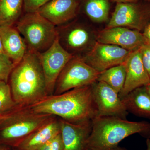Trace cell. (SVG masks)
<instances>
[{"label":"cell","instance_id":"52a82bcc","mask_svg":"<svg viewBox=\"0 0 150 150\" xmlns=\"http://www.w3.org/2000/svg\"><path fill=\"white\" fill-rule=\"evenodd\" d=\"M99 74L81 57L74 56L58 77L53 95L60 94L73 89L92 85L97 81Z\"/></svg>","mask_w":150,"mask_h":150},{"label":"cell","instance_id":"7a4b0ae2","mask_svg":"<svg viewBox=\"0 0 150 150\" xmlns=\"http://www.w3.org/2000/svg\"><path fill=\"white\" fill-rule=\"evenodd\" d=\"M8 83L19 105L29 106L48 96L46 79L38 54L28 49L11 73Z\"/></svg>","mask_w":150,"mask_h":150},{"label":"cell","instance_id":"4316f807","mask_svg":"<svg viewBox=\"0 0 150 150\" xmlns=\"http://www.w3.org/2000/svg\"><path fill=\"white\" fill-rule=\"evenodd\" d=\"M142 34L144 38L145 45L150 46V21L145 27Z\"/></svg>","mask_w":150,"mask_h":150},{"label":"cell","instance_id":"603a6c76","mask_svg":"<svg viewBox=\"0 0 150 150\" xmlns=\"http://www.w3.org/2000/svg\"><path fill=\"white\" fill-rule=\"evenodd\" d=\"M15 66L8 56L6 54H0V81L8 83L10 76Z\"/></svg>","mask_w":150,"mask_h":150},{"label":"cell","instance_id":"d6986e66","mask_svg":"<svg viewBox=\"0 0 150 150\" xmlns=\"http://www.w3.org/2000/svg\"><path fill=\"white\" fill-rule=\"evenodd\" d=\"M23 9V0H0V27L14 26Z\"/></svg>","mask_w":150,"mask_h":150},{"label":"cell","instance_id":"1f68e13d","mask_svg":"<svg viewBox=\"0 0 150 150\" xmlns=\"http://www.w3.org/2000/svg\"><path fill=\"white\" fill-rule=\"evenodd\" d=\"M147 150H150V139H147L146 140Z\"/></svg>","mask_w":150,"mask_h":150},{"label":"cell","instance_id":"4dcf8cb0","mask_svg":"<svg viewBox=\"0 0 150 150\" xmlns=\"http://www.w3.org/2000/svg\"><path fill=\"white\" fill-rule=\"evenodd\" d=\"M144 86L145 89H146V91L148 95H149L150 97V82L149 83L146 85L145 86Z\"/></svg>","mask_w":150,"mask_h":150},{"label":"cell","instance_id":"e0dca14e","mask_svg":"<svg viewBox=\"0 0 150 150\" xmlns=\"http://www.w3.org/2000/svg\"><path fill=\"white\" fill-rule=\"evenodd\" d=\"M60 132L59 118L54 116L25 138L17 148L23 150H38Z\"/></svg>","mask_w":150,"mask_h":150},{"label":"cell","instance_id":"e575fe53","mask_svg":"<svg viewBox=\"0 0 150 150\" xmlns=\"http://www.w3.org/2000/svg\"><path fill=\"white\" fill-rule=\"evenodd\" d=\"M3 115H0V118H1V117H2V116H3Z\"/></svg>","mask_w":150,"mask_h":150},{"label":"cell","instance_id":"4fadbf2b","mask_svg":"<svg viewBox=\"0 0 150 150\" xmlns=\"http://www.w3.org/2000/svg\"><path fill=\"white\" fill-rule=\"evenodd\" d=\"M59 118L64 150H87L92 121L74 123Z\"/></svg>","mask_w":150,"mask_h":150},{"label":"cell","instance_id":"8fae6325","mask_svg":"<svg viewBox=\"0 0 150 150\" xmlns=\"http://www.w3.org/2000/svg\"><path fill=\"white\" fill-rule=\"evenodd\" d=\"M92 88L97 117L114 116L126 119L129 112L117 92L107 84L98 81Z\"/></svg>","mask_w":150,"mask_h":150},{"label":"cell","instance_id":"30bf717a","mask_svg":"<svg viewBox=\"0 0 150 150\" xmlns=\"http://www.w3.org/2000/svg\"><path fill=\"white\" fill-rule=\"evenodd\" d=\"M38 55L45 76L48 95H52L58 77L74 56L62 47L57 37L50 48Z\"/></svg>","mask_w":150,"mask_h":150},{"label":"cell","instance_id":"7c38bea8","mask_svg":"<svg viewBox=\"0 0 150 150\" xmlns=\"http://www.w3.org/2000/svg\"><path fill=\"white\" fill-rule=\"evenodd\" d=\"M96 40L100 43L116 45L131 51L145 45L144 38L140 31L123 27L106 28L98 33Z\"/></svg>","mask_w":150,"mask_h":150},{"label":"cell","instance_id":"7402d4cb","mask_svg":"<svg viewBox=\"0 0 150 150\" xmlns=\"http://www.w3.org/2000/svg\"><path fill=\"white\" fill-rule=\"evenodd\" d=\"M18 105L13 99L8 83L0 81V115L10 112Z\"/></svg>","mask_w":150,"mask_h":150},{"label":"cell","instance_id":"44dd1931","mask_svg":"<svg viewBox=\"0 0 150 150\" xmlns=\"http://www.w3.org/2000/svg\"><path fill=\"white\" fill-rule=\"evenodd\" d=\"M110 9L108 0H85L83 4L85 13L95 22H104L107 21Z\"/></svg>","mask_w":150,"mask_h":150},{"label":"cell","instance_id":"6da1fadb","mask_svg":"<svg viewBox=\"0 0 150 150\" xmlns=\"http://www.w3.org/2000/svg\"><path fill=\"white\" fill-rule=\"evenodd\" d=\"M92 85L48 96L29 106L35 112L51 114L71 123L92 121L97 116Z\"/></svg>","mask_w":150,"mask_h":150},{"label":"cell","instance_id":"ac0fdd59","mask_svg":"<svg viewBox=\"0 0 150 150\" xmlns=\"http://www.w3.org/2000/svg\"><path fill=\"white\" fill-rule=\"evenodd\" d=\"M121 100L128 112L140 117L150 118V97L144 86L135 89Z\"/></svg>","mask_w":150,"mask_h":150},{"label":"cell","instance_id":"d590c367","mask_svg":"<svg viewBox=\"0 0 150 150\" xmlns=\"http://www.w3.org/2000/svg\"><path fill=\"white\" fill-rule=\"evenodd\" d=\"M146 1H150V0H146Z\"/></svg>","mask_w":150,"mask_h":150},{"label":"cell","instance_id":"d4e9b609","mask_svg":"<svg viewBox=\"0 0 150 150\" xmlns=\"http://www.w3.org/2000/svg\"><path fill=\"white\" fill-rule=\"evenodd\" d=\"M50 0H23V10L25 13L35 12Z\"/></svg>","mask_w":150,"mask_h":150},{"label":"cell","instance_id":"8992f818","mask_svg":"<svg viewBox=\"0 0 150 150\" xmlns=\"http://www.w3.org/2000/svg\"><path fill=\"white\" fill-rule=\"evenodd\" d=\"M74 20L56 26L57 39L69 53L81 57L90 50L96 41H94L93 33L87 25Z\"/></svg>","mask_w":150,"mask_h":150},{"label":"cell","instance_id":"83f0119b","mask_svg":"<svg viewBox=\"0 0 150 150\" xmlns=\"http://www.w3.org/2000/svg\"><path fill=\"white\" fill-rule=\"evenodd\" d=\"M112 1L116 3H128L136 2L141 0H112Z\"/></svg>","mask_w":150,"mask_h":150},{"label":"cell","instance_id":"2e32d148","mask_svg":"<svg viewBox=\"0 0 150 150\" xmlns=\"http://www.w3.org/2000/svg\"><path fill=\"white\" fill-rule=\"evenodd\" d=\"M0 37L6 55L16 66L28 50L24 39L15 26L0 27Z\"/></svg>","mask_w":150,"mask_h":150},{"label":"cell","instance_id":"9c48e42d","mask_svg":"<svg viewBox=\"0 0 150 150\" xmlns=\"http://www.w3.org/2000/svg\"><path fill=\"white\" fill-rule=\"evenodd\" d=\"M131 52L116 45L96 41L90 50L81 58L100 73L125 63Z\"/></svg>","mask_w":150,"mask_h":150},{"label":"cell","instance_id":"d6a6232c","mask_svg":"<svg viewBox=\"0 0 150 150\" xmlns=\"http://www.w3.org/2000/svg\"><path fill=\"white\" fill-rule=\"evenodd\" d=\"M115 150H128L127 149H125V148H123V147H121L118 146V148H117V149H115Z\"/></svg>","mask_w":150,"mask_h":150},{"label":"cell","instance_id":"484cf974","mask_svg":"<svg viewBox=\"0 0 150 150\" xmlns=\"http://www.w3.org/2000/svg\"><path fill=\"white\" fill-rule=\"evenodd\" d=\"M142 62L150 78V46L144 45L140 48Z\"/></svg>","mask_w":150,"mask_h":150},{"label":"cell","instance_id":"5bb4252c","mask_svg":"<svg viewBox=\"0 0 150 150\" xmlns=\"http://www.w3.org/2000/svg\"><path fill=\"white\" fill-rule=\"evenodd\" d=\"M79 6V0H50L37 12L57 26L75 19Z\"/></svg>","mask_w":150,"mask_h":150},{"label":"cell","instance_id":"5b68a950","mask_svg":"<svg viewBox=\"0 0 150 150\" xmlns=\"http://www.w3.org/2000/svg\"><path fill=\"white\" fill-rule=\"evenodd\" d=\"M28 49L37 54L45 52L57 38L56 26L38 12L25 13L14 25Z\"/></svg>","mask_w":150,"mask_h":150},{"label":"cell","instance_id":"3957f363","mask_svg":"<svg viewBox=\"0 0 150 150\" xmlns=\"http://www.w3.org/2000/svg\"><path fill=\"white\" fill-rule=\"evenodd\" d=\"M136 134L149 139L150 123L134 122L114 116L96 117L92 120L87 149L115 150L121 141Z\"/></svg>","mask_w":150,"mask_h":150},{"label":"cell","instance_id":"9a60e30c","mask_svg":"<svg viewBox=\"0 0 150 150\" xmlns=\"http://www.w3.org/2000/svg\"><path fill=\"white\" fill-rule=\"evenodd\" d=\"M126 64V80L123 88L119 93L121 99L135 89L150 82V78L142 62L140 48L131 52Z\"/></svg>","mask_w":150,"mask_h":150},{"label":"cell","instance_id":"cb8c5ba5","mask_svg":"<svg viewBox=\"0 0 150 150\" xmlns=\"http://www.w3.org/2000/svg\"><path fill=\"white\" fill-rule=\"evenodd\" d=\"M38 150H64L61 132Z\"/></svg>","mask_w":150,"mask_h":150},{"label":"cell","instance_id":"836d02e7","mask_svg":"<svg viewBox=\"0 0 150 150\" xmlns=\"http://www.w3.org/2000/svg\"><path fill=\"white\" fill-rule=\"evenodd\" d=\"M13 150H22L21 149H18V148H13Z\"/></svg>","mask_w":150,"mask_h":150},{"label":"cell","instance_id":"f1b7e54d","mask_svg":"<svg viewBox=\"0 0 150 150\" xmlns=\"http://www.w3.org/2000/svg\"><path fill=\"white\" fill-rule=\"evenodd\" d=\"M0 54H6L4 51L2 42L1 37H0Z\"/></svg>","mask_w":150,"mask_h":150},{"label":"cell","instance_id":"ba28073f","mask_svg":"<svg viewBox=\"0 0 150 150\" xmlns=\"http://www.w3.org/2000/svg\"><path fill=\"white\" fill-rule=\"evenodd\" d=\"M150 21V1L116 3L107 28L123 27L138 31L144 30Z\"/></svg>","mask_w":150,"mask_h":150},{"label":"cell","instance_id":"ffe728a7","mask_svg":"<svg viewBox=\"0 0 150 150\" xmlns=\"http://www.w3.org/2000/svg\"><path fill=\"white\" fill-rule=\"evenodd\" d=\"M126 77L125 62L100 73L97 81L107 84L119 94L123 88Z\"/></svg>","mask_w":150,"mask_h":150},{"label":"cell","instance_id":"f546056e","mask_svg":"<svg viewBox=\"0 0 150 150\" xmlns=\"http://www.w3.org/2000/svg\"><path fill=\"white\" fill-rule=\"evenodd\" d=\"M0 150H13V148L7 146H0Z\"/></svg>","mask_w":150,"mask_h":150},{"label":"cell","instance_id":"277c9868","mask_svg":"<svg viewBox=\"0 0 150 150\" xmlns=\"http://www.w3.org/2000/svg\"><path fill=\"white\" fill-rule=\"evenodd\" d=\"M54 116L35 112L30 106L19 105L0 118V146L17 147L25 138Z\"/></svg>","mask_w":150,"mask_h":150}]
</instances>
